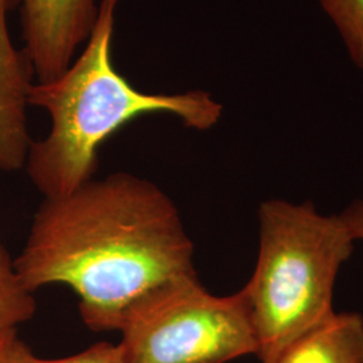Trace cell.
Returning <instances> with one entry per match:
<instances>
[{
  "label": "cell",
  "mask_w": 363,
  "mask_h": 363,
  "mask_svg": "<svg viewBox=\"0 0 363 363\" xmlns=\"http://www.w3.org/2000/svg\"><path fill=\"white\" fill-rule=\"evenodd\" d=\"M342 218L346 222L352 237L363 240V201H357L342 213Z\"/></svg>",
  "instance_id": "11"
},
{
  "label": "cell",
  "mask_w": 363,
  "mask_h": 363,
  "mask_svg": "<svg viewBox=\"0 0 363 363\" xmlns=\"http://www.w3.org/2000/svg\"><path fill=\"white\" fill-rule=\"evenodd\" d=\"M194 247L172 199L128 172L45 198L13 268L30 292L64 284L84 323L118 331L127 312L157 288L196 276Z\"/></svg>",
  "instance_id": "1"
},
{
  "label": "cell",
  "mask_w": 363,
  "mask_h": 363,
  "mask_svg": "<svg viewBox=\"0 0 363 363\" xmlns=\"http://www.w3.org/2000/svg\"><path fill=\"white\" fill-rule=\"evenodd\" d=\"M26 52L38 82L61 77L88 42L99 15L96 0H21Z\"/></svg>",
  "instance_id": "5"
},
{
  "label": "cell",
  "mask_w": 363,
  "mask_h": 363,
  "mask_svg": "<svg viewBox=\"0 0 363 363\" xmlns=\"http://www.w3.org/2000/svg\"><path fill=\"white\" fill-rule=\"evenodd\" d=\"M120 0H100L82 54L61 77L33 84L27 101L52 117L49 135L31 142L25 169L45 198L73 193L91 181L97 150L123 125L147 113H171L187 128L208 130L222 116L210 93L151 94L135 89L112 64L111 48Z\"/></svg>",
  "instance_id": "2"
},
{
  "label": "cell",
  "mask_w": 363,
  "mask_h": 363,
  "mask_svg": "<svg viewBox=\"0 0 363 363\" xmlns=\"http://www.w3.org/2000/svg\"><path fill=\"white\" fill-rule=\"evenodd\" d=\"M37 311L34 294L22 284L13 259L0 238V330L16 328Z\"/></svg>",
  "instance_id": "8"
},
{
  "label": "cell",
  "mask_w": 363,
  "mask_h": 363,
  "mask_svg": "<svg viewBox=\"0 0 363 363\" xmlns=\"http://www.w3.org/2000/svg\"><path fill=\"white\" fill-rule=\"evenodd\" d=\"M0 363H127L120 345H112L108 342L96 343L86 350L81 351L74 355L58 358V359H45L37 357L30 346L13 333L6 342L1 354Z\"/></svg>",
  "instance_id": "9"
},
{
  "label": "cell",
  "mask_w": 363,
  "mask_h": 363,
  "mask_svg": "<svg viewBox=\"0 0 363 363\" xmlns=\"http://www.w3.org/2000/svg\"><path fill=\"white\" fill-rule=\"evenodd\" d=\"M267 363H363V318L334 312Z\"/></svg>",
  "instance_id": "7"
},
{
  "label": "cell",
  "mask_w": 363,
  "mask_h": 363,
  "mask_svg": "<svg viewBox=\"0 0 363 363\" xmlns=\"http://www.w3.org/2000/svg\"><path fill=\"white\" fill-rule=\"evenodd\" d=\"M118 331L127 363H226L259 351L241 291L214 296L198 276L147 295Z\"/></svg>",
  "instance_id": "4"
},
{
  "label": "cell",
  "mask_w": 363,
  "mask_h": 363,
  "mask_svg": "<svg viewBox=\"0 0 363 363\" xmlns=\"http://www.w3.org/2000/svg\"><path fill=\"white\" fill-rule=\"evenodd\" d=\"M343 40L351 61L363 72V0H318Z\"/></svg>",
  "instance_id": "10"
},
{
  "label": "cell",
  "mask_w": 363,
  "mask_h": 363,
  "mask_svg": "<svg viewBox=\"0 0 363 363\" xmlns=\"http://www.w3.org/2000/svg\"><path fill=\"white\" fill-rule=\"evenodd\" d=\"M257 264L241 289L257 337V357L271 361L333 310L337 272L354 252L342 216H323L311 202L273 199L259 210Z\"/></svg>",
  "instance_id": "3"
},
{
  "label": "cell",
  "mask_w": 363,
  "mask_h": 363,
  "mask_svg": "<svg viewBox=\"0 0 363 363\" xmlns=\"http://www.w3.org/2000/svg\"><path fill=\"white\" fill-rule=\"evenodd\" d=\"M15 331H16V328L0 330V354H1V350H3V347L6 345V342L9 340V337H11Z\"/></svg>",
  "instance_id": "12"
},
{
  "label": "cell",
  "mask_w": 363,
  "mask_h": 363,
  "mask_svg": "<svg viewBox=\"0 0 363 363\" xmlns=\"http://www.w3.org/2000/svg\"><path fill=\"white\" fill-rule=\"evenodd\" d=\"M19 0H0V169L18 171L26 163L31 138L27 127L28 91L34 69L26 52L13 46L9 13Z\"/></svg>",
  "instance_id": "6"
}]
</instances>
